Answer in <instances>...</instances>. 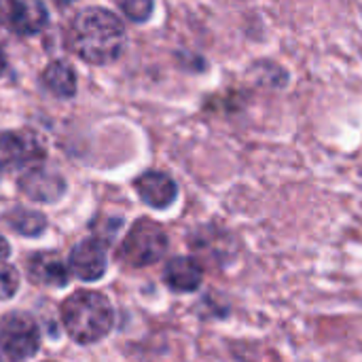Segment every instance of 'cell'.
<instances>
[{
  "mask_svg": "<svg viewBox=\"0 0 362 362\" xmlns=\"http://www.w3.org/2000/svg\"><path fill=\"white\" fill-rule=\"evenodd\" d=\"M70 269L83 282H95L106 272V252L95 240L76 244L70 252Z\"/></svg>",
  "mask_w": 362,
  "mask_h": 362,
  "instance_id": "cell-8",
  "label": "cell"
},
{
  "mask_svg": "<svg viewBox=\"0 0 362 362\" xmlns=\"http://www.w3.org/2000/svg\"><path fill=\"white\" fill-rule=\"evenodd\" d=\"M47 8L40 2H13L8 15V28L19 36H34L47 25Z\"/></svg>",
  "mask_w": 362,
  "mask_h": 362,
  "instance_id": "cell-11",
  "label": "cell"
},
{
  "mask_svg": "<svg viewBox=\"0 0 362 362\" xmlns=\"http://www.w3.org/2000/svg\"><path fill=\"white\" fill-rule=\"evenodd\" d=\"M163 280L176 293H195L204 282V269L191 257H176L165 265Z\"/></svg>",
  "mask_w": 362,
  "mask_h": 362,
  "instance_id": "cell-9",
  "label": "cell"
},
{
  "mask_svg": "<svg viewBox=\"0 0 362 362\" xmlns=\"http://www.w3.org/2000/svg\"><path fill=\"white\" fill-rule=\"evenodd\" d=\"M72 51L87 64H112L125 47V28L121 19L102 6H87L78 11L68 30Z\"/></svg>",
  "mask_w": 362,
  "mask_h": 362,
  "instance_id": "cell-1",
  "label": "cell"
},
{
  "mask_svg": "<svg viewBox=\"0 0 362 362\" xmlns=\"http://www.w3.org/2000/svg\"><path fill=\"white\" fill-rule=\"evenodd\" d=\"M119 6L132 21H146L153 13V2L148 0H129V2H121Z\"/></svg>",
  "mask_w": 362,
  "mask_h": 362,
  "instance_id": "cell-15",
  "label": "cell"
},
{
  "mask_svg": "<svg viewBox=\"0 0 362 362\" xmlns=\"http://www.w3.org/2000/svg\"><path fill=\"white\" fill-rule=\"evenodd\" d=\"M40 348V333L36 322L21 312H13L0 322V350L11 361H25Z\"/></svg>",
  "mask_w": 362,
  "mask_h": 362,
  "instance_id": "cell-4",
  "label": "cell"
},
{
  "mask_svg": "<svg viewBox=\"0 0 362 362\" xmlns=\"http://www.w3.org/2000/svg\"><path fill=\"white\" fill-rule=\"evenodd\" d=\"M11 4H13V2H2V0H0V23H8Z\"/></svg>",
  "mask_w": 362,
  "mask_h": 362,
  "instance_id": "cell-16",
  "label": "cell"
},
{
  "mask_svg": "<svg viewBox=\"0 0 362 362\" xmlns=\"http://www.w3.org/2000/svg\"><path fill=\"white\" fill-rule=\"evenodd\" d=\"M42 85L57 98H72L76 93V74L68 62L55 59L45 68Z\"/></svg>",
  "mask_w": 362,
  "mask_h": 362,
  "instance_id": "cell-12",
  "label": "cell"
},
{
  "mask_svg": "<svg viewBox=\"0 0 362 362\" xmlns=\"http://www.w3.org/2000/svg\"><path fill=\"white\" fill-rule=\"evenodd\" d=\"M4 221L13 231H17L19 235H28V238H36L47 229V218L40 212L28 210V208H13L11 212H6Z\"/></svg>",
  "mask_w": 362,
  "mask_h": 362,
  "instance_id": "cell-13",
  "label": "cell"
},
{
  "mask_svg": "<svg viewBox=\"0 0 362 362\" xmlns=\"http://www.w3.org/2000/svg\"><path fill=\"white\" fill-rule=\"evenodd\" d=\"M19 189L25 197L34 199V202H57L64 193H66V182L59 174L51 172V170H42V168H30L21 180H19Z\"/></svg>",
  "mask_w": 362,
  "mask_h": 362,
  "instance_id": "cell-6",
  "label": "cell"
},
{
  "mask_svg": "<svg viewBox=\"0 0 362 362\" xmlns=\"http://www.w3.org/2000/svg\"><path fill=\"white\" fill-rule=\"evenodd\" d=\"M62 322L76 344H95L112 329V308L100 293L76 291L62 305Z\"/></svg>",
  "mask_w": 362,
  "mask_h": 362,
  "instance_id": "cell-2",
  "label": "cell"
},
{
  "mask_svg": "<svg viewBox=\"0 0 362 362\" xmlns=\"http://www.w3.org/2000/svg\"><path fill=\"white\" fill-rule=\"evenodd\" d=\"M19 288V274L11 265L0 263V301L11 299Z\"/></svg>",
  "mask_w": 362,
  "mask_h": 362,
  "instance_id": "cell-14",
  "label": "cell"
},
{
  "mask_svg": "<svg viewBox=\"0 0 362 362\" xmlns=\"http://www.w3.org/2000/svg\"><path fill=\"white\" fill-rule=\"evenodd\" d=\"M136 193L140 195V199L146 206H151L155 210H165L174 204V199L178 195V187L168 174L151 170V172H144L142 176H138Z\"/></svg>",
  "mask_w": 362,
  "mask_h": 362,
  "instance_id": "cell-7",
  "label": "cell"
},
{
  "mask_svg": "<svg viewBox=\"0 0 362 362\" xmlns=\"http://www.w3.org/2000/svg\"><path fill=\"white\" fill-rule=\"evenodd\" d=\"M42 159V148L34 136L19 132L0 134V170L15 168H34V163Z\"/></svg>",
  "mask_w": 362,
  "mask_h": 362,
  "instance_id": "cell-5",
  "label": "cell"
},
{
  "mask_svg": "<svg viewBox=\"0 0 362 362\" xmlns=\"http://www.w3.org/2000/svg\"><path fill=\"white\" fill-rule=\"evenodd\" d=\"M165 250H168L165 231L157 223L148 218H140L129 229V233L121 244V259L132 267H146L157 263L165 255Z\"/></svg>",
  "mask_w": 362,
  "mask_h": 362,
  "instance_id": "cell-3",
  "label": "cell"
},
{
  "mask_svg": "<svg viewBox=\"0 0 362 362\" xmlns=\"http://www.w3.org/2000/svg\"><path fill=\"white\" fill-rule=\"evenodd\" d=\"M28 274L30 280L42 286H55L62 288L68 284V267L64 261L53 252H36L28 259Z\"/></svg>",
  "mask_w": 362,
  "mask_h": 362,
  "instance_id": "cell-10",
  "label": "cell"
},
{
  "mask_svg": "<svg viewBox=\"0 0 362 362\" xmlns=\"http://www.w3.org/2000/svg\"><path fill=\"white\" fill-rule=\"evenodd\" d=\"M8 252H11V248H8V242L0 235V263L8 257Z\"/></svg>",
  "mask_w": 362,
  "mask_h": 362,
  "instance_id": "cell-17",
  "label": "cell"
},
{
  "mask_svg": "<svg viewBox=\"0 0 362 362\" xmlns=\"http://www.w3.org/2000/svg\"><path fill=\"white\" fill-rule=\"evenodd\" d=\"M4 70H6V57H4V53L0 51V76L4 74Z\"/></svg>",
  "mask_w": 362,
  "mask_h": 362,
  "instance_id": "cell-18",
  "label": "cell"
}]
</instances>
